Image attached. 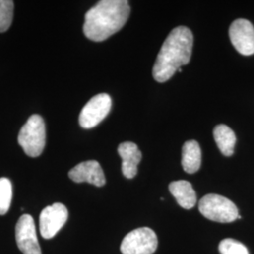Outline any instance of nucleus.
Here are the masks:
<instances>
[{
	"mask_svg": "<svg viewBox=\"0 0 254 254\" xmlns=\"http://www.w3.org/2000/svg\"><path fill=\"white\" fill-rule=\"evenodd\" d=\"M157 246V236L152 229L138 228L124 238L121 244V252L123 254H153Z\"/></svg>",
	"mask_w": 254,
	"mask_h": 254,
	"instance_id": "obj_5",
	"label": "nucleus"
},
{
	"mask_svg": "<svg viewBox=\"0 0 254 254\" xmlns=\"http://www.w3.org/2000/svg\"><path fill=\"white\" fill-rule=\"evenodd\" d=\"M201 164V151L196 140L185 142L182 149V166L187 173H197Z\"/></svg>",
	"mask_w": 254,
	"mask_h": 254,
	"instance_id": "obj_13",
	"label": "nucleus"
},
{
	"mask_svg": "<svg viewBox=\"0 0 254 254\" xmlns=\"http://www.w3.org/2000/svg\"><path fill=\"white\" fill-rule=\"evenodd\" d=\"M213 135L220 152L225 156L233 155L236 143L235 132L225 125H218L215 127Z\"/></svg>",
	"mask_w": 254,
	"mask_h": 254,
	"instance_id": "obj_14",
	"label": "nucleus"
},
{
	"mask_svg": "<svg viewBox=\"0 0 254 254\" xmlns=\"http://www.w3.org/2000/svg\"><path fill=\"white\" fill-rule=\"evenodd\" d=\"M130 14L127 0H102L85 15L83 31L93 42H103L126 25Z\"/></svg>",
	"mask_w": 254,
	"mask_h": 254,
	"instance_id": "obj_1",
	"label": "nucleus"
},
{
	"mask_svg": "<svg viewBox=\"0 0 254 254\" xmlns=\"http://www.w3.org/2000/svg\"><path fill=\"white\" fill-rule=\"evenodd\" d=\"M12 199V185L8 178H0V216L7 214Z\"/></svg>",
	"mask_w": 254,
	"mask_h": 254,
	"instance_id": "obj_15",
	"label": "nucleus"
},
{
	"mask_svg": "<svg viewBox=\"0 0 254 254\" xmlns=\"http://www.w3.org/2000/svg\"><path fill=\"white\" fill-rule=\"evenodd\" d=\"M218 251L220 254H250L245 245L232 238L223 239L219 243Z\"/></svg>",
	"mask_w": 254,
	"mask_h": 254,
	"instance_id": "obj_17",
	"label": "nucleus"
},
{
	"mask_svg": "<svg viewBox=\"0 0 254 254\" xmlns=\"http://www.w3.org/2000/svg\"><path fill=\"white\" fill-rule=\"evenodd\" d=\"M169 190L182 208H193L197 203L196 192L190 182L185 180L172 182Z\"/></svg>",
	"mask_w": 254,
	"mask_h": 254,
	"instance_id": "obj_12",
	"label": "nucleus"
},
{
	"mask_svg": "<svg viewBox=\"0 0 254 254\" xmlns=\"http://www.w3.org/2000/svg\"><path fill=\"white\" fill-rule=\"evenodd\" d=\"M233 46L243 56L254 54V27L246 19H236L229 29Z\"/></svg>",
	"mask_w": 254,
	"mask_h": 254,
	"instance_id": "obj_9",
	"label": "nucleus"
},
{
	"mask_svg": "<svg viewBox=\"0 0 254 254\" xmlns=\"http://www.w3.org/2000/svg\"><path fill=\"white\" fill-rule=\"evenodd\" d=\"M193 47V34L189 27L180 26L171 31L164 42L153 68L157 82L168 81L182 66L190 63Z\"/></svg>",
	"mask_w": 254,
	"mask_h": 254,
	"instance_id": "obj_2",
	"label": "nucleus"
},
{
	"mask_svg": "<svg viewBox=\"0 0 254 254\" xmlns=\"http://www.w3.org/2000/svg\"><path fill=\"white\" fill-rule=\"evenodd\" d=\"M199 210L204 218L219 223H230L239 217L236 204L218 194H207L202 197L199 202Z\"/></svg>",
	"mask_w": 254,
	"mask_h": 254,
	"instance_id": "obj_4",
	"label": "nucleus"
},
{
	"mask_svg": "<svg viewBox=\"0 0 254 254\" xmlns=\"http://www.w3.org/2000/svg\"><path fill=\"white\" fill-rule=\"evenodd\" d=\"M112 101L107 93H100L92 97L82 109L79 115V125L85 129L98 126L108 116Z\"/></svg>",
	"mask_w": 254,
	"mask_h": 254,
	"instance_id": "obj_6",
	"label": "nucleus"
},
{
	"mask_svg": "<svg viewBox=\"0 0 254 254\" xmlns=\"http://www.w3.org/2000/svg\"><path fill=\"white\" fill-rule=\"evenodd\" d=\"M69 178L75 183H89L101 188L106 184L105 173L100 164L95 160L84 161L76 165L69 173Z\"/></svg>",
	"mask_w": 254,
	"mask_h": 254,
	"instance_id": "obj_10",
	"label": "nucleus"
},
{
	"mask_svg": "<svg viewBox=\"0 0 254 254\" xmlns=\"http://www.w3.org/2000/svg\"><path fill=\"white\" fill-rule=\"evenodd\" d=\"M15 239L23 254H42L37 237L34 219L30 215L21 216L15 227Z\"/></svg>",
	"mask_w": 254,
	"mask_h": 254,
	"instance_id": "obj_8",
	"label": "nucleus"
},
{
	"mask_svg": "<svg viewBox=\"0 0 254 254\" xmlns=\"http://www.w3.org/2000/svg\"><path fill=\"white\" fill-rule=\"evenodd\" d=\"M18 142L24 152L30 157H37L46 146V125L40 115L30 116L18 135Z\"/></svg>",
	"mask_w": 254,
	"mask_h": 254,
	"instance_id": "obj_3",
	"label": "nucleus"
},
{
	"mask_svg": "<svg viewBox=\"0 0 254 254\" xmlns=\"http://www.w3.org/2000/svg\"><path fill=\"white\" fill-rule=\"evenodd\" d=\"M118 153L123 160V174L127 179H133L137 174V166L142 157L141 152L136 143L126 141L119 145Z\"/></svg>",
	"mask_w": 254,
	"mask_h": 254,
	"instance_id": "obj_11",
	"label": "nucleus"
},
{
	"mask_svg": "<svg viewBox=\"0 0 254 254\" xmlns=\"http://www.w3.org/2000/svg\"><path fill=\"white\" fill-rule=\"evenodd\" d=\"M68 219L66 206L56 202L44 209L40 215V233L46 239L53 238Z\"/></svg>",
	"mask_w": 254,
	"mask_h": 254,
	"instance_id": "obj_7",
	"label": "nucleus"
},
{
	"mask_svg": "<svg viewBox=\"0 0 254 254\" xmlns=\"http://www.w3.org/2000/svg\"><path fill=\"white\" fill-rule=\"evenodd\" d=\"M14 2L11 0H0V32L9 29L13 18Z\"/></svg>",
	"mask_w": 254,
	"mask_h": 254,
	"instance_id": "obj_16",
	"label": "nucleus"
}]
</instances>
